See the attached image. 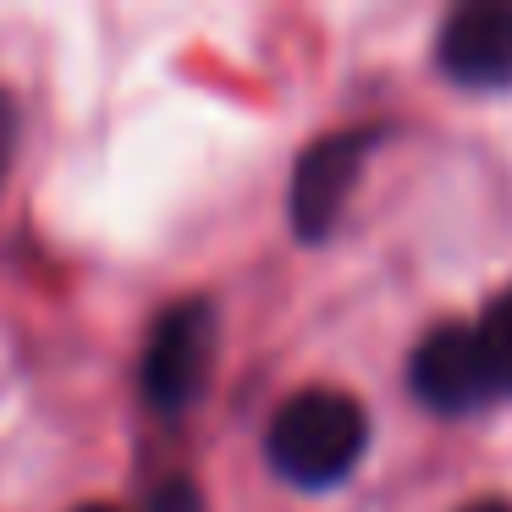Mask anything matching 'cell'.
<instances>
[{
	"mask_svg": "<svg viewBox=\"0 0 512 512\" xmlns=\"http://www.w3.org/2000/svg\"><path fill=\"white\" fill-rule=\"evenodd\" d=\"M463 512H512V507H507V501H468Z\"/></svg>",
	"mask_w": 512,
	"mask_h": 512,
	"instance_id": "obj_8",
	"label": "cell"
},
{
	"mask_svg": "<svg viewBox=\"0 0 512 512\" xmlns=\"http://www.w3.org/2000/svg\"><path fill=\"white\" fill-rule=\"evenodd\" d=\"M72 512H116V507H105V501H89V507H72Z\"/></svg>",
	"mask_w": 512,
	"mask_h": 512,
	"instance_id": "obj_9",
	"label": "cell"
},
{
	"mask_svg": "<svg viewBox=\"0 0 512 512\" xmlns=\"http://www.w3.org/2000/svg\"><path fill=\"white\" fill-rule=\"evenodd\" d=\"M479 347H485V358H490L496 391L512 397V287L485 303V314H479Z\"/></svg>",
	"mask_w": 512,
	"mask_h": 512,
	"instance_id": "obj_6",
	"label": "cell"
},
{
	"mask_svg": "<svg viewBox=\"0 0 512 512\" xmlns=\"http://www.w3.org/2000/svg\"><path fill=\"white\" fill-rule=\"evenodd\" d=\"M435 67L457 83V89H507L512 83V6L501 0H479V6H457L435 34Z\"/></svg>",
	"mask_w": 512,
	"mask_h": 512,
	"instance_id": "obj_5",
	"label": "cell"
},
{
	"mask_svg": "<svg viewBox=\"0 0 512 512\" xmlns=\"http://www.w3.org/2000/svg\"><path fill=\"white\" fill-rule=\"evenodd\" d=\"M12 149H17V105L0 94V182H6V166H12Z\"/></svg>",
	"mask_w": 512,
	"mask_h": 512,
	"instance_id": "obj_7",
	"label": "cell"
},
{
	"mask_svg": "<svg viewBox=\"0 0 512 512\" xmlns=\"http://www.w3.org/2000/svg\"><path fill=\"white\" fill-rule=\"evenodd\" d=\"M408 386L424 408L435 413H474L485 408L496 391V375H490V358L479 347V325H435L408 358Z\"/></svg>",
	"mask_w": 512,
	"mask_h": 512,
	"instance_id": "obj_4",
	"label": "cell"
},
{
	"mask_svg": "<svg viewBox=\"0 0 512 512\" xmlns=\"http://www.w3.org/2000/svg\"><path fill=\"white\" fill-rule=\"evenodd\" d=\"M221 325L204 298H182L155 320L144 342V402L155 413H188L215 375Z\"/></svg>",
	"mask_w": 512,
	"mask_h": 512,
	"instance_id": "obj_2",
	"label": "cell"
},
{
	"mask_svg": "<svg viewBox=\"0 0 512 512\" xmlns=\"http://www.w3.org/2000/svg\"><path fill=\"white\" fill-rule=\"evenodd\" d=\"M369 446V419L347 391H298L281 402V413L265 430V457L287 485L331 490L358 468Z\"/></svg>",
	"mask_w": 512,
	"mask_h": 512,
	"instance_id": "obj_1",
	"label": "cell"
},
{
	"mask_svg": "<svg viewBox=\"0 0 512 512\" xmlns=\"http://www.w3.org/2000/svg\"><path fill=\"white\" fill-rule=\"evenodd\" d=\"M380 144L375 127H347V133H331L320 144L303 149L298 171H292V232L303 243H325L342 221L347 199L358 188V171H364V155Z\"/></svg>",
	"mask_w": 512,
	"mask_h": 512,
	"instance_id": "obj_3",
	"label": "cell"
}]
</instances>
